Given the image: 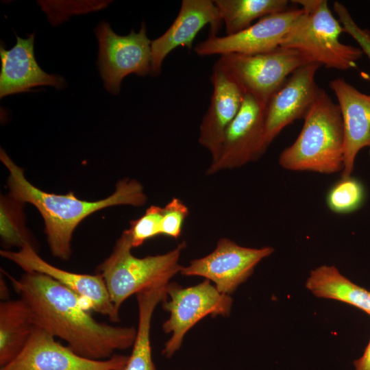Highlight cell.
<instances>
[{
    "mask_svg": "<svg viewBox=\"0 0 370 370\" xmlns=\"http://www.w3.org/2000/svg\"><path fill=\"white\" fill-rule=\"evenodd\" d=\"M127 359L116 354L106 360L83 357L35 325L22 352L0 370H121Z\"/></svg>",
    "mask_w": 370,
    "mask_h": 370,
    "instance_id": "8fae6325",
    "label": "cell"
},
{
    "mask_svg": "<svg viewBox=\"0 0 370 370\" xmlns=\"http://www.w3.org/2000/svg\"><path fill=\"white\" fill-rule=\"evenodd\" d=\"M4 273L29 306L34 325L64 341L79 355L106 360L133 345L136 328L95 320L76 294L51 278L25 272L15 278Z\"/></svg>",
    "mask_w": 370,
    "mask_h": 370,
    "instance_id": "6da1fadb",
    "label": "cell"
},
{
    "mask_svg": "<svg viewBox=\"0 0 370 370\" xmlns=\"http://www.w3.org/2000/svg\"><path fill=\"white\" fill-rule=\"evenodd\" d=\"M14 201H1V237L3 245L8 249L12 247L22 248L25 245L29 243L33 245L29 234L25 230L22 212L18 203L14 206ZM34 246V245H33Z\"/></svg>",
    "mask_w": 370,
    "mask_h": 370,
    "instance_id": "cb8c5ba5",
    "label": "cell"
},
{
    "mask_svg": "<svg viewBox=\"0 0 370 370\" xmlns=\"http://www.w3.org/2000/svg\"><path fill=\"white\" fill-rule=\"evenodd\" d=\"M166 293L169 299L162 302V308L170 315L162 328L166 334H171L162 350L166 358L180 349L186 333L200 320L208 315L227 317L231 312V296L220 293L208 280L185 288L169 282Z\"/></svg>",
    "mask_w": 370,
    "mask_h": 370,
    "instance_id": "8992f818",
    "label": "cell"
},
{
    "mask_svg": "<svg viewBox=\"0 0 370 370\" xmlns=\"http://www.w3.org/2000/svg\"><path fill=\"white\" fill-rule=\"evenodd\" d=\"M9 290L5 280L1 278L0 280V297L1 301L9 299Z\"/></svg>",
    "mask_w": 370,
    "mask_h": 370,
    "instance_id": "f1b7e54d",
    "label": "cell"
},
{
    "mask_svg": "<svg viewBox=\"0 0 370 370\" xmlns=\"http://www.w3.org/2000/svg\"><path fill=\"white\" fill-rule=\"evenodd\" d=\"M188 214L187 206L179 198L173 197L162 208L161 235L178 238Z\"/></svg>",
    "mask_w": 370,
    "mask_h": 370,
    "instance_id": "484cf974",
    "label": "cell"
},
{
    "mask_svg": "<svg viewBox=\"0 0 370 370\" xmlns=\"http://www.w3.org/2000/svg\"><path fill=\"white\" fill-rule=\"evenodd\" d=\"M185 247L182 241L165 254L138 258L132 254L130 234L124 230L110 255L97 267L116 308L119 310L134 294L170 282L182 268L179 262Z\"/></svg>",
    "mask_w": 370,
    "mask_h": 370,
    "instance_id": "277c9868",
    "label": "cell"
},
{
    "mask_svg": "<svg viewBox=\"0 0 370 370\" xmlns=\"http://www.w3.org/2000/svg\"><path fill=\"white\" fill-rule=\"evenodd\" d=\"M355 370H370V340L363 354L354 362Z\"/></svg>",
    "mask_w": 370,
    "mask_h": 370,
    "instance_id": "83f0119b",
    "label": "cell"
},
{
    "mask_svg": "<svg viewBox=\"0 0 370 370\" xmlns=\"http://www.w3.org/2000/svg\"><path fill=\"white\" fill-rule=\"evenodd\" d=\"M34 35L27 38L16 36V43L10 49L0 47V97L29 91L39 86L62 89L64 79L58 75L45 73L38 64L34 51Z\"/></svg>",
    "mask_w": 370,
    "mask_h": 370,
    "instance_id": "ac0fdd59",
    "label": "cell"
},
{
    "mask_svg": "<svg viewBox=\"0 0 370 370\" xmlns=\"http://www.w3.org/2000/svg\"><path fill=\"white\" fill-rule=\"evenodd\" d=\"M219 59L246 93L267 105L293 71L311 62L299 51L281 47L264 53H228Z\"/></svg>",
    "mask_w": 370,
    "mask_h": 370,
    "instance_id": "ba28073f",
    "label": "cell"
},
{
    "mask_svg": "<svg viewBox=\"0 0 370 370\" xmlns=\"http://www.w3.org/2000/svg\"><path fill=\"white\" fill-rule=\"evenodd\" d=\"M364 196L363 186L358 180L352 176L341 177L328 192L326 204L333 212L347 214L361 206Z\"/></svg>",
    "mask_w": 370,
    "mask_h": 370,
    "instance_id": "603a6c76",
    "label": "cell"
},
{
    "mask_svg": "<svg viewBox=\"0 0 370 370\" xmlns=\"http://www.w3.org/2000/svg\"><path fill=\"white\" fill-rule=\"evenodd\" d=\"M304 120L297 139L280 153L279 164L294 171L342 172L344 134L338 104L321 88Z\"/></svg>",
    "mask_w": 370,
    "mask_h": 370,
    "instance_id": "3957f363",
    "label": "cell"
},
{
    "mask_svg": "<svg viewBox=\"0 0 370 370\" xmlns=\"http://www.w3.org/2000/svg\"><path fill=\"white\" fill-rule=\"evenodd\" d=\"M267 104L246 93L241 107L225 134L219 158L207 175L243 166L257 160L268 148L265 144Z\"/></svg>",
    "mask_w": 370,
    "mask_h": 370,
    "instance_id": "30bf717a",
    "label": "cell"
},
{
    "mask_svg": "<svg viewBox=\"0 0 370 370\" xmlns=\"http://www.w3.org/2000/svg\"><path fill=\"white\" fill-rule=\"evenodd\" d=\"M162 208L152 205L140 218L130 222L127 229L132 247L141 246L146 241L161 235Z\"/></svg>",
    "mask_w": 370,
    "mask_h": 370,
    "instance_id": "d4e9b609",
    "label": "cell"
},
{
    "mask_svg": "<svg viewBox=\"0 0 370 370\" xmlns=\"http://www.w3.org/2000/svg\"><path fill=\"white\" fill-rule=\"evenodd\" d=\"M273 251L269 246L245 247L221 238L210 254L190 261L188 266L182 267L180 273L203 277L212 282L220 293L230 295L251 275L256 265Z\"/></svg>",
    "mask_w": 370,
    "mask_h": 370,
    "instance_id": "9c48e42d",
    "label": "cell"
},
{
    "mask_svg": "<svg viewBox=\"0 0 370 370\" xmlns=\"http://www.w3.org/2000/svg\"><path fill=\"white\" fill-rule=\"evenodd\" d=\"M301 5L302 14L284 37L280 47L303 53L311 62L328 69L347 70L356 66L363 55L360 47L342 43L344 32L326 0L292 1Z\"/></svg>",
    "mask_w": 370,
    "mask_h": 370,
    "instance_id": "5b68a950",
    "label": "cell"
},
{
    "mask_svg": "<svg viewBox=\"0 0 370 370\" xmlns=\"http://www.w3.org/2000/svg\"><path fill=\"white\" fill-rule=\"evenodd\" d=\"M226 35L240 32L257 19L286 10L287 0H215Z\"/></svg>",
    "mask_w": 370,
    "mask_h": 370,
    "instance_id": "7402d4cb",
    "label": "cell"
},
{
    "mask_svg": "<svg viewBox=\"0 0 370 370\" xmlns=\"http://www.w3.org/2000/svg\"><path fill=\"white\" fill-rule=\"evenodd\" d=\"M333 9L338 17L344 32L349 34L358 42L363 53L370 60V31L360 27L343 3L335 1Z\"/></svg>",
    "mask_w": 370,
    "mask_h": 370,
    "instance_id": "4316f807",
    "label": "cell"
},
{
    "mask_svg": "<svg viewBox=\"0 0 370 370\" xmlns=\"http://www.w3.org/2000/svg\"><path fill=\"white\" fill-rule=\"evenodd\" d=\"M223 21L214 1L183 0L179 13L171 25L160 36L151 40V74H160L166 57L179 47L191 49L201 29L210 25L209 36H218Z\"/></svg>",
    "mask_w": 370,
    "mask_h": 370,
    "instance_id": "2e32d148",
    "label": "cell"
},
{
    "mask_svg": "<svg viewBox=\"0 0 370 370\" xmlns=\"http://www.w3.org/2000/svg\"><path fill=\"white\" fill-rule=\"evenodd\" d=\"M306 286L318 297L347 303L370 316V291L351 282L334 266L323 265L312 270Z\"/></svg>",
    "mask_w": 370,
    "mask_h": 370,
    "instance_id": "44dd1931",
    "label": "cell"
},
{
    "mask_svg": "<svg viewBox=\"0 0 370 370\" xmlns=\"http://www.w3.org/2000/svg\"><path fill=\"white\" fill-rule=\"evenodd\" d=\"M0 254L17 264L25 272L40 273L57 281L76 294L88 310L106 316L114 323L120 321L119 310L113 304L105 282L99 273L82 274L56 267L42 259L29 243L17 251L1 250Z\"/></svg>",
    "mask_w": 370,
    "mask_h": 370,
    "instance_id": "7c38bea8",
    "label": "cell"
},
{
    "mask_svg": "<svg viewBox=\"0 0 370 370\" xmlns=\"http://www.w3.org/2000/svg\"><path fill=\"white\" fill-rule=\"evenodd\" d=\"M210 79L213 90L199 127V143L210 152L212 163L220 156L227 129L238 112L246 92L219 59L212 67Z\"/></svg>",
    "mask_w": 370,
    "mask_h": 370,
    "instance_id": "9a60e30c",
    "label": "cell"
},
{
    "mask_svg": "<svg viewBox=\"0 0 370 370\" xmlns=\"http://www.w3.org/2000/svg\"><path fill=\"white\" fill-rule=\"evenodd\" d=\"M0 159L10 173L8 186L10 198L20 204H31L38 209L45 221L51 252L62 260L70 258L73 233L88 215L113 206L138 207L147 201L142 184L131 179L119 180L111 195L95 201L79 199L72 193L66 195L46 193L32 184L26 179L23 170L2 149Z\"/></svg>",
    "mask_w": 370,
    "mask_h": 370,
    "instance_id": "7a4b0ae2",
    "label": "cell"
},
{
    "mask_svg": "<svg viewBox=\"0 0 370 370\" xmlns=\"http://www.w3.org/2000/svg\"><path fill=\"white\" fill-rule=\"evenodd\" d=\"M320 66L310 62L299 67L269 101L264 135L267 147L285 127L297 119H304L308 114L321 89L315 82Z\"/></svg>",
    "mask_w": 370,
    "mask_h": 370,
    "instance_id": "5bb4252c",
    "label": "cell"
},
{
    "mask_svg": "<svg viewBox=\"0 0 370 370\" xmlns=\"http://www.w3.org/2000/svg\"><path fill=\"white\" fill-rule=\"evenodd\" d=\"M329 86L337 99L343 121L344 149L341 177H349L359 151L364 147L370 148V95L360 92L341 77L331 80Z\"/></svg>",
    "mask_w": 370,
    "mask_h": 370,
    "instance_id": "e0dca14e",
    "label": "cell"
},
{
    "mask_svg": "<svg viewBox=\"0 0 370 370\" xmlns=\"http://www.w3.org/2000/svg\"><path fill=\"white\" fill-rule=\"evenodd\" d=\"M99 42L97 65L106 90L117 95L122 80L131 74H151V49L146 25L138 32L126 36L116 34L110 25L101 21L95 29Z\"/></svg>",
    "mask_w": 370,
    "mask_h": 370,
    "instance_id": "52a82bcc",
    "label": "cell"
},
{
    "mask_svg": "<svg viewBox=\"0 0 370 370\" xmlns=\"http://www.w3.org/2000/svg\"><path fill=\"white\" fill-rule=\"evenodd\" d=\"M166 286L145 289L137 293L138 322L132 353L121 370H156L151 354L150 331L157 305L167 298Z\"/></svg>",
    "mask_w": 370,
    "mask_h": 370,
    "instance_id": "ffe728a7",
    "label": "cell"
},
{
    "mask_svg": "<svg viewBox=\"0 0 370 370\" xmlns=\"http://www.w3.org/2000/svg\"><path fill=\"white\" fill-rule=\"evenodd\" d=\"M34 327L30 308L22 298L1 301L0 367L19 355Z\"/></svg>",
    "mask_w": 370,
    "mask_h": 370,
    "instance_id": "d6986e66",
    "label": "cell"
},
{
    "mask_svg": "<svg viewBox=\"0 0 370 370\" xmlns=\"http://www.w3.org/2000/svg\"><path fill=\"white\" fill-rule=\"evenodd\" d=\"M303 10L285 11L262 17L256 23L229 36H209L198 43L194 50L200 56L238 53L254 55L268 53L279 48Z\"/></svg>",
    "mask_w": 370,
    "mask_h": 370,
    "instance_id": "4fadbf2b",
    "label": "cell"
}]
</instances>
